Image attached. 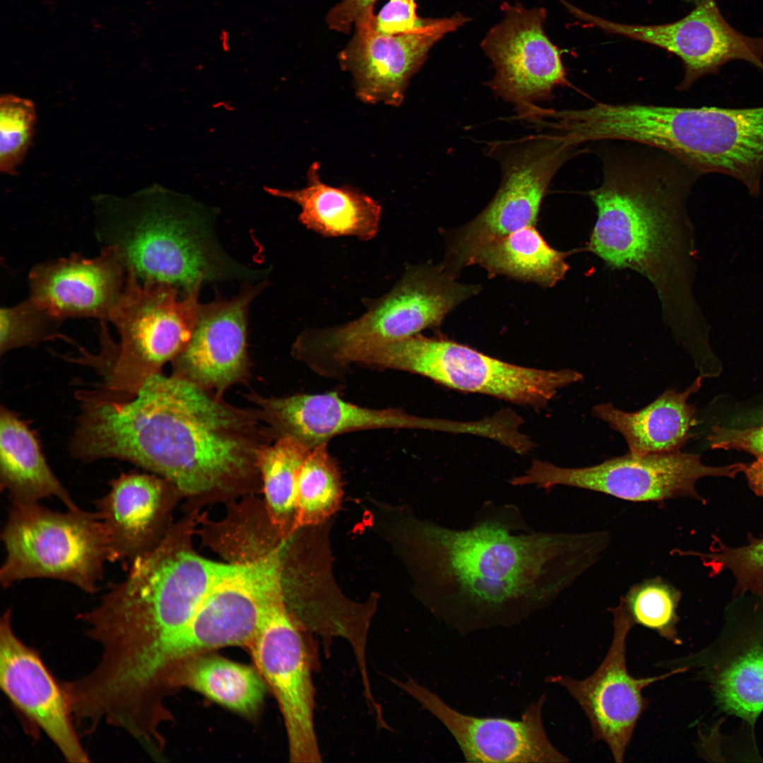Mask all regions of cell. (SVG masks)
<instances>
[{
    "label": "cell",
    "instance_id": "obj_36",
    "mask_svg": "<svg viewBox=\"0 0 763 763\" xmlns=\"http://www.w3.org/2000/svg\"><path fill=\"white\" fill-rule=\"evenodd\" d=\"M0 319L1 355L55 338L63 322L29 297L16 305L1 308Z\"/></svg>",
    "mask_w": 763,
    "mask_h": 763
},
{
    "label": "cell",
    "instance_id": "obj_11",
    "mask_svg": "<svg viewBox=\"0 0 763 763\" xmlns=\"http://www.w3.org/2000/svg\"><path fill=\"white\" fill-rule=\"evenodd\" d=\"M579 147L552 130L490 143L487 153L499 164V187L486 208L455 234L442 264L444 269L454 276L468 266L479 247L535 226L551 180Z\"/></svg>",
    "mask_w": 763,
    "mask_h": 763
},
{
    "label": "cell",
    "instance_id": "obj_13",
    "mask_svg": "<svg viewBox=\"0 0 763 763\" xmlns=\"http://www.w3.org/2000/svg\"><path fill=\"white\" fill-rule=\"evenodd\" d=\"M695 670L718 709L755 728L763 712V596H733L716 637L702 649L659 665Z\"/></svg>",
    "mask_w": 763,
    "mask_h": 763
},
{
    "label": "cell",
    "instance_id": "obj_39",
    "mask_svg": "<svg viewBox=\"0 0 763 763\" xmlns=\"http://www.w3.org/2000/svg\"><path fill=\"white\" fill-rule=\"evenodd\" d=\"M377 0H342L328 13L326 23L330 29L348 33L359 20L374 15Z\"/></svg>",
    "mask_w": 763,
    "mask_h": 763
},
{
    "label": "cell",
    "instance_id": "obj_23",
    "mask_svg": "<svg viewBox=\"0 0 763 763\" xmlns=\"http://www.w3.org/2000/svg\"><path fill=\"white\" fill-rule=\"evenodd\" d=\"M266 282L245 283L238 293L200 304L191 336L176 357L179 377L203 389L223 390L239 379L247 365L249 309Z\"/></svg>",
    "mask_w": 763,
    "mask_h": 763
},
{
    "label": "cell",
    "instance_id": "obj_28",
    "mask_svg": "<svg viewBox=\"0 0 763 763\" xmlns=\"http://www.w3.org/2000/svg\"><path fill=\"white\" fill-rule=\"evenodd\" d=\"M0 485L13 502L55 497L66 509L79 507L49 467L39 440L14 412L0 409Z\"/></svg>",
    "mask_w": 763,
    "mask_h": 763
},
{
    "label": "cell",
    "instance_id": "obj_9",
    "mask_svg": "<svg viewBox=\"0 0 763 763\" xmlns=\"http://www.w3.org/2000/svg\"><path fill=\"white\" fill-rule=\"evenodd\" d=\"M4 588L26 579H51L89 593L98 589L109 553L96 512L57 511L40 502H13L1 531Z\"/></svg>",
    "mask_w": 763,
    "mask_h": 763
},
{
    "label": "cell",
    "instance_id": "obj_6",
    "mask_svg": "<svg viewBox=\"0 0 763 763\" xmlns=\"http://www.w3.org/2000/svg\"><path fill=\"white\" fill-rule=\"evenodd\" d=\"M478 290L476 285L454 281L442 264L411 266L359 318L302 332L294 343V355L321 375L339 374L359 351L439 326L450 311Z\"/></svg>",
    "mask_w": 763,
    "mask_h": 763
},
{
    "label": "cell",
    "instance_id": "obj_12",
    "mask_svg": "<svg viewBox=\"0 0 763 763\" xmlns=\"http://www.w3.org/2000/svg\"><path fill=\"white\" fill-rule=\"evenodd\" d=\"M745 468L743 463L706 466L699 455L680 451L642 456L629 452L581 468H564L534 460L523 475L512 478L509 483L514 486L533 485L546 490L557 485L570 486L635 502L678 497L702 501L695 488L699 479L707 476L734 478Z\"/></svg>",
    "mask_w": 763,
    "mask_h": 763
},
{
    "label": "cell",
    "instance_id": "obj_37",
    "mask_svg": "<svg viewBox=\"0 0 763 763\" xmlns=\"http://www.w3.org/2000/svg\"><path fill=\"white\" fill-rule=\"evenodd\" d=\"M415 0H389L374 16L373 25L379 32L397 35L427 30L439 18H422L417 15Z\"/></svg>",
    "mask_w": 763,
    "mask_h": 763
},
{
    "label": "cell",
    "instance_id": "obj_42",
    "mask_svg": "<svg viewBox=\"0 0 763 763\" xmlns=\"http://www.w3.org/2000/svg\"><path fill=\"white\" fill-rule=\"evenodd\" d=\"M687 1H694V2H696L697 4H698V3H699V2H700L701 1H702V0H687Z\"/></svg>",
    "mask_w": 763,
    "mask_h": 763
},
{
    "label": "cell",
    "instance_id": "obj_17",
    "mask_svg": "<svg viewBox=\"0 0 763 763\" xmlns=\"http://www.w3.org/2000/svg\"><path fill=\"white\" fill-rule=\"evenodd\" d=\"M609 610L613 616L614 634L598 669L583 680L553 675L548 677L547 680L567 690L587 716L594 740L605 742L615 761L620 763L635 726L648 705L642 695L643 689L673 675L685 673V670L671 669L656 677L632 676L627 670L625 652L627 637L633 626L617 606Z\"/></svg>",
    "mask_w": 763,
    "mask_h": 763
},
{
    "label": "cell",
    "instance_id": "obj_19",
    "mask_svg": "<svg viewBox=\"0 0 763 763\" xmlns=\"http://www.w3.org/2000/svg\"><path fill=\"white\" fill-rule=\"evenodd\" d=\"M374 15L355 23V34L339 54L341 67L352 73L357 96L367 103L398 107L413 76L432 46L468 18L460 13L439 18L430 29L416 33L385 35L374 27Z\"/></svg>",
    "mask_w": 763,
    "mask_h": 763
},
{
    "label": "cell",
    "instance_id": "obj_14",
    "mask_svg": "<svg viewBox=\"0 0 763 763\" xmlns=\"http://www.w3.org/2000/svg\"><path fill=\"white\" fill-rule=\"evenodd\" d=\"M309 634L290 614L284 593L269 603L248 646L256 668L281 711L295 763L321 762L314 725L312 671L315 660Z\"/></svg>",
    "mask_w": 763,
    "mask_h": 763
},
{
    "label": "cell",
    "instance_id": "obj_21",
    "mask_svg": "<svg viewBox=\"0 0 763 763\" xmlns=\"http://www.w3.org/2000/svg\"><path fill=\"white\" fill-rule=\"evenodd\" d=\"M278 437L290 436L309 449L343 433L375 429H421L454 432L455 421L425 418L401 409H371L343 400L336 392L258 398Z\"/></svg>",
    "mask_w": 763,
    "mask_h": 763
},
{
    "label": "cell",
    "instance_id": "obj_27",
    "mask_svg": "<svg viewBox=\"0 0 763 763\" xmlns=\"http://www.w3.org/2000/svg\"><path fill=\"white\" fill-rule=\"evenodd\" d=\"M307 184L297 190L270 189L301 208L299 221L307 229L326 237L353 236L369 240L377 234L382 207L372 197L348 186L335 187L323 182L319 165L307 174Z\"/></svg>",
    "mask_w": 763,
    "mask_h": 763
},
{
    "label": "cell",
    "instance_id": "obj_40",
    "mask_svg": "<svg viewBox=\"0 0 763 763\" xmlns=\"http://www.w3.org/2000/svg\"><path fill=\"white\" fill-rule=\"evenodd\" d=\"M744 472L752 490L763 498V456L747 466Z\"/></svg>",
    "mask_w": 763,
    "mask_h": 763
},
{
    "label": "cell",
    "instance_id": "obj_43",
    "mask_svg": "<svg viewBox=\"0 0 763 763\" xmlns=\"http://www.w3.org/2000/svg\"><path fill=\"white\" fill-rule=\"evenodd\" d=\"M470 424H471V422H470ZM471 430H470V431H471ZM469 432H468V433H469Z\"/></svg>",
    "mask_w": 763,
    "mask_h": 763
},
{
    "label": "cell",
    "instance_id": "obj_7",
    "mask_svg": "<svg viewBox=\"0 0 763 763\" xmlns=\"http://www.w3.org/2000/svg\"><path fill=\"white\" fill-rule=\"evenodd\" d=\"M201 288L182 292L170 283L142 281L127 270L124 289L108 318L119 342L113 341L107 331L100 334L97 357L110 362L97 386L113 397L131 398L163 364L176 357L195 326Z\"/></svg>",
    "mask_w": 763,
    "mask_h": 763
},
{
    "label": "cell",
    "instance_id": "obj_8",
    "mask_svg": "<svg viewBox=\"0 0 763 763\" xmlns=\"http://www.w3.org/2000/svg\"><path fill=\"white\" fill-rule=\"evenodd\" d=\"M285 543L253 560L218 563L209 588L190 620L150 646L144 674L158 679L176 661L223 646H249L269 603L283 587Z\"/></svg>",
    "mask_w": 763,
    "mask_h": 763
},
{
    "label": "cell",
    "instance_id": "obj_38",
    "mask_svg": "<svg viewBox=\"0 0 763 763\" xmlns=\"http://www.w3.org/2000/svg\"><path fill=\"white\" fill-rule=\"evenodd\" d=\"M708 440L712 449H735L763 456V423L746 428H731L716 425L711 428Z\"/></svg>",
    "mask_w": 763,
    "mask_h": 763
},
{
    "label": "cell",
    "instance_id": "obj_18",
    "mask_svg": "<svg viewBox=\"0 0 763 763\" xmlns=\"http://www.w3.org/2000/svg\"><path fill=\"white\" fill-rule=\"evenodd\" d=\"M394 682L437 718L470 762H568L550 742L543 721L545 695L531 703L521 719L463 714L412 679Z\"/></svg>",
    "mask_w": 763,
    "mask_h": 763
},
{
    "label": "cell",
    "instance_id": "obj_24",
    "mask_svg": "<svg viewBox=\"0 0 763 763\" xmlns=\"http://www.w3.org/2000/svg\"><path fill=\"white\" fill-rule=\"evenodd\" d=\"M564 6L574 17L608 33L656 45L676 54L685 69L679 90H687L697 79L710 74L726 48V35L715 0H702L681 20L656 25L621 24L588 13L567 1Z\"/></svg>",
    "mask_w": 763,
    "mask_h": 763
},
{
    "label": "cell",
    "instance_id": "obj_34",
    "mask_svg": "<svg viewBox=\"0 0 763 763\" xmlns=\"http://www.w3.org/2000/svg\"><path fill=\"white\" fill-rule=\"evenodd\" d=\"M714 539L709 552L685 554L699 557L712 575L729 570L735 582L733 596L747 593L763 596V538L750 536L747 544L735 548Z\"/></svg>",
    "mask_w": 763,
    "mask_h": 763
},
{
    "label": "cell",
    "instance_id": "obj_22",
    "mask_svg": "<svg viewBox=\"0 0 763 763\" xmlns=\"http://www.w3.org/2000/svg\"><path fill=\"white\" fill-rule=\"evenodd\" d=\"M126 273L120 251L102 246L94 258L72 254L34 266L28 274L29 297L62 321L81 317L107 321Z\"/></svg>",
    "mask_w": 763,
    "mask_h": 763
},
{
    "label": "cell",
    "instance_id": "obj_30",
    "mask_svg": "<svg viewBox=\"0 0 763 763\" xmlns=\"http://www.w3.org/2000/svg\"><path fill=\"white\" fill-rule=\"evenodd\" d=\"M182 683L232 711L250 714L261 704L266 683L249 666L220 657H201L186 665Z\"/></svg>",
    "mask_w": 763,
    "mask_h": 763
},
{
    "label": "cell",
    "instance_id": "obj_33",
    "mask_svg": "<svg viewBox=\"0 0 763 763\" xmlns=\"http://www.w3.org/2000/svg\"><path fill=\"white\" fill-rule=\"evenodd\" d=\"M681 592L660 576L646 579L632 586L617 607L632 626L639 625L658 633L675 644L681 643L676 625Z\"/></svg>",
    "mask_w": 763,
    "mask_h": 763
},
{
    "label": "cell",
    "instance_id": "obj_32",
    "mask_svg": "<svg viewBox=\"0 0 763 763\" xmlns=\"http://www.w3.org/2000/svg\"><path fill=\"white\" fill-rule=\"evenodd\" d=\"M343 493L340 473L327 444L312 449L299 473L292 533L330 518L339 509Z\"/></svg>",
    "mask_w": 763,
    "mask_h": 763
},
{
    "label": "cell",
    "instance_id": "obj_16",
    "mask_svg": "<svg viewBox=\"0 0 763 763\" xmlns=\"http://www.w3.org/2000/svg\"><path fill=\"white\" fill-rule=\"evenodd\" d=\"M505 16L486 35L481 47L495 70L487 85L514 107L519 118L528 120L537 102L553 96L568 81L560 52L545 35L543 8L527 9L504 4Z\"/></svg>",
    "mask_w": 763,
    "mask_h": 763
},
{
    "label": "cell",
    "instance_id": "obj_25",
    "mask_svg": "<svg viewBox=\"0 0 763 763\" xmlns=\"http://www.w3.org/2000/svg\"><path fill=\"white\" fill-rule=\"evenodd\" d=\"M164 496V484L154 475L123 473L111 482L109 491L95 502L109 561L129 568L155 548L151 543Z\"/></svg>",
    "mask_w": 763,
    "mask_h": 763
},
{
    "label": "cell",
    "instance_id": "obj_15",
    "mask_svg": "<svg viewBox=\"0 0 763 763\" xmlns=\"http://www.w3.org/2000/svg\"><path fill=\"white\" fill-rule=\"evenodd\" d=\"M670 140L675 158L698 176L718 173L740 182L750 195L763 177V106L676 107Z\"/></svg>",
    "mask_w": 763,
    "mask_h": 763
},
{
    "label": "cell",
    "instance_id": "obj_4",
    "mask_svg": "<svg viewBox=\"0 0 763 763\" xmlns=\"http://www.w3.org/2000/svg\"><path fill=\"white\" fill-rule=\"evenodd\" d=\"M95 232L116 247L142 281L154 280L187 292L205 283H253L261 273L244 266L220 244L208 213L158 189L129 196L93 199Z\"/></svg>",
    "mask_w": 763,
    "mask_h": 763
},
{
    "label": "cell",
    "instance_id": "obj_26",
    "mask_svg": "<svg viewBox=\"0 0 763 763\" xmlns=\"http://www.w3.org/2000/svg\"><path fill=\"white\" fill-rule=\"evenodd\" d=\"M697 377L685 391L666 390L656 399L635 412H626L611 403H599L593 415L606 422L625 439L629 452L642 456L680 451L696 425L695 410L689 397L702 386Z\"/></svg>",
    "mask_w": 763,
    "mask_h": 763
},
{
    "label": "cell",
    "instance_id": "obj_41",
    "mask_svg": "<svg viewBox=\"0 0 763 763\" xmlns=\"http://www.w3.org/2000/svg\"><path fill=\"white\" fill-rule=\"evenodd\" d=\"M755 419L757 420H758L759 422H761L763 423V411L759 412L758 413L757 417Z\"/></svg>",
    "mask_w": 763,
    "mask_h": 763
},
{
    "label": "cell",
    "instance_id": "obj_10",
    "mask_svg": "<svg viewBox=\"0 0 763 763\" xmlns=\"http://www.w3.org/2000/svg\"><path fill=\"white\" fill-rule=\"evenodd\" d=\"M355 363L407 371L459 391L543 408L559 390L583 379L572 369L547 370L510 364L443 338L416 334L357 353Z\"/></svg>",
    "mask_w": 763,
    "mask_h": 763
},
{
    "label": "cell",
    "instance_id": "obj_5",
    "mask_svg": "<svg viewBox=\"0 0 763 763\" xmlns=\"http://www.w3.org/2000/svg\"><path fill=\"white\" fill-rule=\"evenodd\" d=\"M218 563L175 548L170 539L137 559L125 578L80 614L85 634L100 646L105 673L128 666L191 618L213 581Z\"/></svg>",
    "mask_w": 763,
    "mask_h": 763
},
{
    "label": "cell",
    "instance_id": "obj_1",
    "mask_svg": "<svg viewBox=\"0 0 763 763\" xmlns=\"http://www.w3.org/2000/svg\"><path fill=\"white\" fill-rule=\"evenodd\" d=\"M422 601L459 634L511 627L549 606L605 548L602 533L534 531L513 504L486 502L456 529L415 521Z\"/></svg>",
    "mask_w": 763,
    "mask_h": 763
},
{
    "label": "cell",
    "instance_id": "obj_31",
    "mask_svg": "<svg viewBox=\"0 0 763 763\" xmlns=\"http://www.w3.org/2000/svg\"><path fill=\"white\" fill-rule=\"evenodd\" d=\"M311 449L295 438L284 436L271 446L259 447L256 453L270 520L284 536L292 533L299 473Z\"/></svg>",
    "mask_w": 763,
    "mask_h": 763
},
{
    "label": "cell",
    "instance_id": "obj_35",
    "mask_svg": "<svg viewBox=\"0 0 763 763\" xmlns=\"http://www.w3.org/2000/svg\"><path fill=\"white\" fill-rule=\"evenodd\" d=\"M35 104L4 94L0 99V170L16 175L32 143L36 124Z\"/></svg>",
    "mask_w": 763,
    "mask_h": 763
},
{
    "label": "cell",
    "instance_id": "obj_20",
    "mask_svg": "<svg viewBox=\"0 0 763 763\" xmlns=\"http://www.w3.org/2000/svg\"><path fill=\"white\" fill-rule=\"evenodd\" d=\"M0 685L23 718L43 732L67 762H90L61 685L39 652L16 635L11 609L0 621Z\"/></svg>",
    "mask_w": 763,
    "mask_h": 763
},
{
    "label": "cell",
    "instance_id": "obj_2",
    "mask_svg": "<svg viewBox=\"0 0 763 763\" xmlns=\"http://www.w3.org/2000/svg\"><path fill=\"white\" fill-rule=\"evenodd\" d=\"M76 397L69 448L82 462L129 461L189 495L220 487L256 462L249 418L178 376L155 373L129 398L95 389Z\"/></svg>",
    "mask_w": 763,
    "mask_h": 763
},
{
    "label": "cell",
    "instance_id": "obj_29",
    "mask_svg": "<svg viewBox=\"0 0 763 763\" xmlns=\"http://www.w3.org/2000/svg\"><path fill=\"white\" fill-rule=\"evenodd\" d=\"M570 254L552 248L535 226H527L479 247L468 266L479 265L490 276L502 274L552 287L569 268L565 259Z\"/></svg>",
    "mask_w": 763,
    "mask_h": 763
},
{
    "label": "cell",
    "instance_id": "obj_3",
    "mask_svg": "<svg viewBox=\"0 0 763 763\" xmlns=\"http://www.w3.org/2000/svg\"><path fill=\"white\" fill-rule=\"evenodd\" d=\"M603 160V182L589 193L598 217L588 248L611 267L646 277L674 326L681 306L684 203L699 176L668 154L615 153Z\"/></svg>",
    "mask_w": 763,
    "mask_h": 763
}]
</instances>
